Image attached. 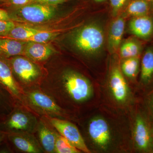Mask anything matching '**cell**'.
Here are the masks:
<instances>
[{"label": "cell", "instance_id": "1", "mask_svg": "<svg viewBox=\"0 0 153 153\" xmlns=\"http://www.w3.org/2000/svg\"><path fill=\"white\" fill-rule=\"evenodd\" d=\"M40 88L64 109H79L93 94L89 79L73 68H63L57 72L45 71Z\"/></svg>", "mask_w": 153, "mask_h": 153}, {"label": "cell", "instance_id": "2", "mask_svg": "<svg viewBox=\"0 0 153 153\" xmlns=\"http://www.w3.org/2000/svg\"><path fill=\"white\" fill-rule=\"evenodd\" d=\"M23 100L25 106L39 117L47 116L69 121L73 119L70 111L58 105L40 86L24 91Z\"/></svg>", "mask_w": 153, "mask_h": 153}, {"label": "cell", "instance_id": "3", "mask_svg": "<svg viewBox=\"0 0 153 153\" xmlns=\"http://www.w3.org/2000/svg\"><path fill=\"white\" fill-rule=\"evenodd\" d=\"M7 59L15 79L23 91L40 86L45 71L38 63L23 55H18Z\"/></svg>", "mask_w": 153, "mask_h": 153}, {"label": "cell", "instance_id": "4", "mask_svg": "<svg viewBox=\"0 0 153 153\" xmlns=\"http://www.w3.org/2000/svg\"><path fill=\"white\" fill-rule=\"evenodd\" d=\"M40 117L25 105H16L13 110L0 118V130L5 133L34 134Z\"/></svg>", "mask_w": 153, "mask_h": 153}, {"label": "cell", "instance_id": "5", "mask_svg": "<svg viewBox=\"0 0 153 153\" xmlns=\"http://www.w3.org/2000/svg\"><path fill=\"white\" fill-rule=\"evenodd\" d=\"M71 40L74 47L82 54L96 55L104 47V31L98 24L91 23L76 30Z\"/></svg>", "mask_w": 153, "mask_h": 153}, {"label": "cell", "instance_id": "6", "mask_svg": "<svg viewBox=\"0 0 153 153\" xmlns=\"http://www.w3.org/2000/svg\"><path fill=\"white\" fill-rule=\"evenodd\" d=\"M14 22L25 21L40 24L52 19L56 15L55 6L30 3L11 12Z\"/></svg>", "mask_w": 153, "mask_h": 153}, {"label": "cell", "instance_id": "7", "mask_svg": "<svg viewBox=\"0 0 153 153\" xmlns=\"http://www.w3.org/2000/svg\"><path fill=\"white\" fill-rule=\"evenodd\" d=\"M46 117L57 132L75 147L82 152L91 153L80 131L71 121Z\"/></svg>", "mask_w": 153, "mask_h": 153}, {"label": "cell", "instance_id": "8", "mask_svg": "<svg viewBox=\"0 0 153 153\" xmlns=\"http://www.w3.org/2000/svg\"><path fill=\"white\" fill-rule=\"evenodd\" d=\"M5 140L12 153H44L36 137L31 133H6Z\"/></svg>", "mask_w": 153, "mask_h": 153}, {"label": "cell", "instance_id": "9", "mask_svg": "<svg viewBox=\"0 0 153 153\" xmlns=\"http://www.w3.org/2000/svg\"><path fill=\"white\" fill-rule=\"evenodd\" d=\"M0 85L10 94L15 105H21L25 106L23 100L24 91L15 79L7 60L5 58L1 57Z\"/></svg>", "mask_w": 153, "mask_h": 153}, {"label": "cell", "instance_id": "10", "mask_svg": "<svg viewBox=\"0 0 153 153\" xmlns=\"http://www.w3.org/2000/svg\"><path fill=\"white\" fill-rule=\"evenodd\" d=\"M134 140L138 150L143 152H153L152 131L144 117L138 114L135 120Z\"/></svg>", "mask_w": 153, "mask_h": 153}, {"label": "cell", "instance_id": "11", "mask_svg": "<svg viewBox=\"0 0 153 153\" xmlns=\"http://www.w3.org/2000/svg\"><path fill=\"white\" fill-rule=\"evenodd\" d=\"M58 132L46 116H41L34 133L44 153H55V144Z\"/></svg>", "mask_w": 153, "mask_h": 153}, {"label": "cell", "instance_id": "12", "mask_svg": "<svg viewBox=\"0 0 153 153\" xmlns=\"http://www.w3.org/2000/svg\"><path fill=\"white\" fill-rule=\"evenodd\" d=\"M86 132L88 137L94 144L105 149L111 140L109 126L105 120L101 117L94 118L87 123Z\"/></svg>", "mask_w": 153, "mask_h": 153}, {"label": "cell", "instance_id": "13", "mask_svg": "<svg viewBox=\"0 0 153 153\" xmlns=\"http://www.w3.org/2000/svg\"><path fill=\"white\" fill-rule=\"evenodd\" d=\"M128 29L132 35L140 40H151L153 37V17L146 15L132 18L128 23Z\"/></svg>", "mask_w": 153, "mask_h": 153}, {"label": "cell", "instance_id": "14", "mask_svg": "<svg viewBox=\"0 0 153 153\" xmlns=\"http://www.w3.org/2000/svg\"><path fill=\"white\" fill-rule=\"evenodd\" d=\"M125 18L117 16L111 23L108 33L107 44L108 51L114 53L119 49L125 29Z\"/></svg>", "mask_w": 153, "mask_h": 153}, {"label": "cell", "instance_id": "15", "mask_svg": "<svg viewBox=\"0 0 153 153\" xmlns=\"http://www.w3.org/2000/svg\"><path fill=\"white\" fill-rule=\"evenodd\" d=\"M55 52L53 48L44 43L28 41L25 44L24 55L38 63L48 60Z\"/></svg>", "mask_w": 153, "mask_h": 153}, {"label": "cell", "instance_id": "16", "mask_svg": "<svg viewBox=\"0 0 153 153\" xmlns=\"http://www.w3.org/2000/svg\"><path fill=\"white\" fill-rule=\"evenodd\" d=\"M109 86L114 99L119 102H125L128 95V89L122 71L117 67L113 68L110 74Z\"/></svg>", "mask_w": 153, "mask_h": 153}, {"label": "cell", "instance_id": "17", "mask_svg": "<svg viewBox=\"0 0 153 153\" xmlns=\"http://www.w3.org/2000/svg\"><path fill=\"white\" fill-rule=\"evenodd\" d=\"M27 41L0 37V57L7 59L10 57L24 55Z\"/></svg>", "mask_w": 153, "mask_h": 153}, {"label": "cell", "instance_id": "18", "mask_svg": "<svg viewBox=\"0 0 153 153\" xmlns=\"http://www.w3.org/2000/svg\"><path fill=\"white\" fill-rule=\"evenodd\" d=\"M140 82L146 86L153 81V47L145 50L140 62Z\"/></svg>", "mask_w": 153, "mask_h": 153}, {"label": "cell", "instance_id": "19", "mask_svg": "<svg viewBox=\"0 0 153 153\" xmlns=\"http://www.w3.org/2000/svg\"><path fill=\"white\" fill-rule=\"evenodd\" d=\"M153 7V2L144 0H132L127 6L122 16L125 18H132L151 15Z\"/></svg>", "mask_w": 153, "mask_h": 153}, {"label": "cell", "instance_id": "20", "mask_svg": "<svg viewBox=\"0 0 153 153\" xmlns=\"http://www.w3.org/2000/svg\"><path fill=\"white\" fill-rule=\"evenodd\" d=\"M143 49V44L138 38L135 37L123 41L119 50L120 57L123 59H126L140 57Z\"/></svg>", "mask_w": 153, "mask_h": 153}, {"label": "cell", "instance_id": "21", "mask_svg": "<svg viewBox=\"0 0 153 153\" xmlns=\"http://www.w3.org/2000/svg\"><path fill=\"white\" fill-rule=\"evenodd\" d=\"M41 30L27 26L16 25L5 35L0 36V37L25 41Z\"/></svg>", "mask_w": 153, "mask_h": 153}, {"label": "cell", "instance_id": "22", "mask_svg": "<svg viewBox=\"0 0 153 153\" xmlns=\"http://www.w3.org/2000/svg\"><path fill=\"white\" fill-rule=\"evenodd\" d=\"M140 66V57H133L123 59L121 64L122 72L128 78H134L138 74Z\"/></svg>", "mask_w": 153, "mask_h": 153}, {"label": "cell", "instance_id": "23", "mask_svg": "<svg viewBox=\"0 0 153 153\" xmlns=\"http://www.w3.org/2000/svg\"><path fill=\"white\" fill-rule=\"evenodd\" d=\"M81 151L75 147L59 133L56 136L55 153H79Z\"/></svg>", "mask_w": 153, "mask_h": 153}, {"label": "cell", "instance_id": "24", "mask_svg": "<svg viewBox=\"0 0 153 153\" xmlns=\"http://www.w3.org/2000/svg\"><path fill=\"white\" fill-rule=\"evenodd\" d=\"M15 105L10 96L0 85V118L8 114Z\"/></svg>", "mask_w": 153, "mask_h": 153}, {"label": "cell", "instance_id": "25", "mask_svg": "<svg viewBox=\"0 0 153 153\" xmlns=\"http://www.w3.org/2000/svg\"><path fill=\"white\" fill-rule=\"evenodd\" d=\"M58 33L55 31H45L41 30L35 35L27 39L26 41H34L38 43H45L55 38Z\"/></svg>", "mask_w": 153, "mask_h": 153}, {"label": "cell", "instance_id": "26", "mask_svg": "<svg viewBox=\"0 0 153 153\" xmlns=\"http://www.w3.org/2000/svg\"><path fill=\"white\" fill-rule=\"evenodd\" d=\"M127 0H110L112 16H117L123 7Z\"/></svg>", "mask_w": 153, "mask_h": 153}, {"label": "cell", "instance_id": "27", "mask_svg": "<svg viewBox=\"0 0 153 153\" xmlns=\"http://www.w3.org/2000/svg\"><path fill=\"white\" fill-rule=\"evenodd\" d=\"M14 21H0V36H4L16 26Z\"/></svg>", "mask_w": 153, "mask_h": 153}, {"label": "cell", "instance_id": "28", "mask_svg": "<svg viewBox=\"0 0 153 153\" xmlns=\"http://www.w3.org/2000/svg\"><path fill=\"white\" fill-rule=\"evenodd\" d=\"M65 1V0H31L30 3H39L48 5L55 6L62 4Z\"/></svg>", "mask_w": 153, "mask_h": 153}, {"label": "cell", "instance_id": "29", "mask_svg": "<svg viewBox=\"0 0 153 153\" xmlns=\"http://www.w3.org/2000/svg\"><path fill=\"white\" fill-rule=\"evenodd\" d=\"M0 21H14V20L10 13L4 9L0 8Z\"/></svg>", "mask_w": 153, "mask_h": 153}, {"label": "cell", "instance_id": "30", "mask_svg": "<svg viewBox=\"0 0 153 153\" xmlns=\"http://www.w3.org/2000/svg\"><path fill=\"white\" fill-rule=\"evenodd\" d=\"M12 153V151L5 140L0 145V153Z\"/></svg>", "mask_w": 153, "mask_h": 153}, {"label": "cell", "instance_id": "31", "mask_svg": "<svg viewBox=\"0 0 153 153\" xmlns=\"http://www.w3.org/2000/svg\"><path fill=\"white\" fill-rule=\"evenodd\" d=\"M31 0H10L11 4L15 6L25 5L29 4Z\"/></svg>", "mask_w": 153, "mask_h": 153}, {"label": "cell", "instance_id": "32", "mask_svg": "<svg viewBox=\"0 0 153 153\" xmlns=\"http://www.w3.org/2000/svg\"><path fill=\"white\" fill-rule=\"evenodd\" d=\"M147 104L150 112L153 117V92L148 98Z\"/></svg>", "mask_w": 153, "mask_h": 153}, {"label": "cell", "instance_id": "33", "mask_svg": "<svg viewBox=\"0 0 153 153\" xmlns=\"http://www.w3.org/2000/svg\"><path fill=\"white\" fill-rule=\"evenodd\" d=\"M6 134L0 130V145L1 144L5 139Z\"/></svg>", "mask_w": 153, "mask_h": 153}, {"label": "cell", "instance_id": "34", "mask_svg": "<svg viewBox=\"0 0 153 153\" xmlns=\"http://www.w3.org/2000/svg\"><path fill=\"white\" fill-rule=\"evenodd\" d=\"M94 1L97 2H100L103 1L105 0H94Z\"/></svg>", "mask_w": 153, "mask_h": 153}, {"label": "cell", "instance_id": "35", "mask_svg": "<svg viewBox=\"0 0 153 153\" xmlns=\"http://www.w3.org/2000/svg\"><path fill=\"white\" fill-rule=\"evenodd\" d=\"M147 1L149 2H153V0H144Z\"/></svg>", "mask_w": 153, "mask_h": 153}, {"label": "cell", "instance_id": "36", "mask_svg": "<svg viewBox=\"0 0 153 153\" xmlns=\"http://www.w3.org/2000/svg\"><path fill=\"white\" fill-rule=\"evenodd\" d=\"M151 16H152L153 17V7L152 10V13H151Z\"/></svg>", "mask_w": 153, "mask_h": 153}, {"label": "cell", "instance_id": "37", "mask_svg": "<svg viewBox=\"0 0 153 153\" xmlns=\"http://www.w3.org/2000/svg\"><path fill=\"white\" fill-rule=\"evenodd\" d=\"M152 135H153V130H152Z\"/></svg>", "mask_w": 153, "mask_h": 153}, {"label": "cell", "instance_id": "38", "mask_svg": "<svg viewBox=\"0 0 153 153\" xmlns=\"http://www.w3.org/2000/svg\"><path fill=\"white\" fill-rule=\"evenodd\" d=\"M65 1H66V0H65Z\"/></svg>", "mask_w": 153, "mask_h": 153}]
</instances>
